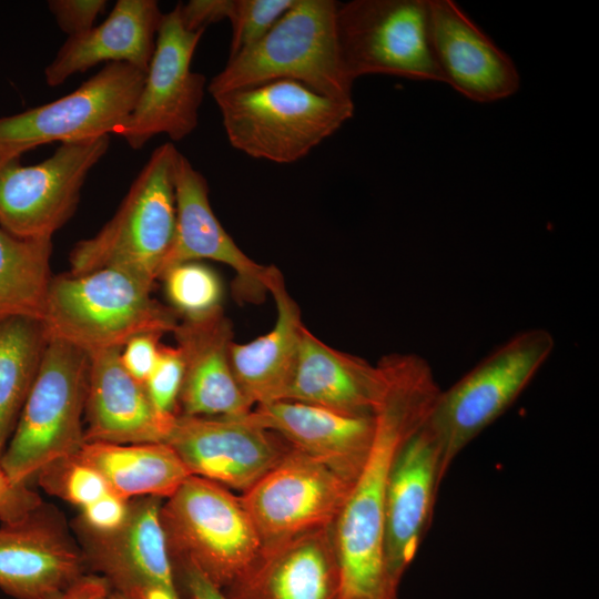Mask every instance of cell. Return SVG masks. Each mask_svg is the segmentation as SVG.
<instances>
[{
    "mask_svg": "<svg viewBox=\"0 0 599 599\" xmlns=\"http://www.w3.org/2000/svg\"><path fill=\"white\" fill-rule=\"evenodd\" d=\"M48 339L42 321H0V459L35 379Z\"/></svg>",
    "mask_w": 599,
    "mask_h": 599,
    "instance_id": "f1b7e54d",
    "label": "cell"
},
{
    "mask_svg": "<svg viewBox=\"0 0 599 599\" xmlns=\"http://www.w3.org/2000/svg\"><path fill=\"white\" fill-rule=\"evenodd\" d=\"M164 283L171 308L184 321H200L222 312L223 285L210 266L197 261L166 268Z\"/></svg>",
    "mask_w": 599,
    "mask_h": 599,
    "instance_id": "f546056e",
    "label": "cell"
},
{
    "mask_svg": "<svg viewBox=\"0 0 599 599\" xmlns=\"http://www.w3.org/2000/svg\"><path fill=\"white\" fill-rule=\"evenodd\" d=\"M35 508L34 497L26 487L16 488L0 467V518L3 522L18 520Z\"/></svg>",
    "mask_w": 599,
    "mask_h": 599,
    "instance_id": "74e56055",
    "label": "cell"
},
{
    "mask_svg": "<svg viewBox=\"0 0 599 599\" xmlns=\"http://www.w3.org/2000/svg\"><path fill=\"white\" fill-rule=\"evenodd\" d=\"M91 599H128V598H125L124 596H122L121 593L116 591L111 592V590H109L106 593L91 598Z\"/></svg>",
    "mask_w": 599,
    "mask_h": 599,
    "instance_id": "60d3db41",
    "label": "cell"
},
{
    "mask_svg": "<svg viewBox=\"0 0 599 599\" xmlns=\"http://www.w3.org/2000/svg\"><path fill=\"white\" fill-rule=\"evenodd\" d=\"M386 378L369 364L337 351L304 326L295 369L283 400H295L356 416H373Z\"/></svg>",
    "mask_w": 599,
    "mask_h": 599,
    "instance_id": "d4e9b609",
    "label": "cell"
},
{
    "mask_svg": "<svg viewBox=\"0 0 599 599\" xmlns=\"http://www.w3.org/2000/svg\"><path fill=\"white\" fill-rule=\"evenodd\" d=\"M42 486L80 508L112 491L104 478L77 456L59 460L39 474Z\"/></svg>",
    "mask_w": 599,
    "mask_h": 599,
    "instance_id": "4dcf8cb0",
    "label": "cell"
},
{
    "mask_svg": "<svg viewBox=\"0 0 599 599\" xmlns=\"http://www.w3.org/2000/svg\"><path fill=\"white\" fill-rule=\"evenodd\" d=\"M51 238H23L0 226V321H42L52 282Z\"/></svg>",
    "mask_w": 599,
    "mask_h": 599,
    "instance_id": "83f0119b",
    "label": "cell"
},
{
    "mask_svg": "<svg viewBox=\"0 0 599 599\" xmlns=\"http://www.w3.org/2000/svg\"><path fill=\"white\" fill-rule=\"evenodd\" d=\"M192 476L246 491L292 449L278 435L241 417L179 415L165 441Z\"/></svg>",
    "mask_w": 599,
    "mask_h": 599,
    "instance_id": "5bb4252c",
    "label": "cell"
},
{
    "mask_svg": "<svg viewBox=\"0 0 599 599\" xmlns=\"http://www.w3.org/2000/svg\"><path fill=\"white\" fill-rule=\"evenodd\" d=\"M90 358L84 351L49 338L35 379L0 467L16 488L52 464L75 456L84 444Z\"/></svg>",
    "mask_w": 599,
    "mask_h": 599,
    "instance_id": "5b68a950",
    "label": "cell"
},
{
    "mask_svg": "<svg viewBox=\"0 0 599 599\" xmlns=\"http://www.w3.org/2000/svg\"><path fill=\"white\" fill-rule=\"evenodd\" d=\"M554 347L549 331H522L439 390L425 425L439 446L445 476L456 457L515 403Z\"/></svg>",
    "mask_w": 599,
    "mask_h": 599,
    "instance_id": "52a82bcc",
    "label": "cell"
},
{
    "mask_svg": "<svg viewBox=\"0 0 599 599\" xmlns=\"http://www.w3.org/2000/svg\"><path fill=\"white\" fill-rule=\"evenodd\" d=\"M434 57L443 77L467 99L487 103L515 94L520 77L512 60L451 0H428Z\"/></svg>",
    "mask_w": 599,
    "mask_h": 599,
    "instance_id": "ac0fdd59",
    "label": "cell"
},
{
    "mask_svg": "<svg viewBox=\"0 0 599 599\" xmlns=\"http://www.w3.org/2000/svg\"><path fill=\"white\" fill-rule=\"evenodd\" d=\"M247 417L292 448L354 481L369 454L375 419L295 400L254 406Z\"/></svg>",
    "mask_w": 599,
    "mask_h": 599,
    "instance_id": "d6986e66",
    "label": "cell"
},
{
    "mask_svg": "<svg viewBox=\"0 0 599 599\" xmlns=\"http://www.w3.org/2000/svg\"><path fill=\"white\" fill-rule=\"evenodd\" d=\"M160 334H141L132 337L121 348V362L125 370L144 385L154 369L160 354Z\"/></svg>",
    "mask_w": 599,
    "mask_h": 599,
    "instance_id": "d590c367",
    "label": "cell"
},
{
    "mask_svg": "<svg viewBox=\"0 0 599 599\" xmlns=\"http://www.w3.org/2000/svg\"><path fill=\"white\" fill-rule=\"evenodd\" d=\"M162 499L130 504L124 524L110 534L90 532L88 560L128 599H182L161 522Z\"/></svg>",
    "mask_w": 599,
    "mask_h": 599,
    "instance_id": "9a60e30c",
    "label": "cell"
},
{
    "mask_svg": "<svg viewBox=\"0 0 599 599\" xmlns=\"http://www.w3.org/2000/svg\"><path fill=\"white\" fill-rule=\"evenodd\" d=\"M172 333L184 363L179 415H247L253 406L242 393L232 370L230 351L233 331L223 311L200 321L182 319Z\"/></svg>",
    "mask_w": 599,
    "mask_h": 599,
    "instance_id": "7402d4cb",
    "label": "cell"
},
{
    "mask_svg": "<svg viewBox=\"0 0 599 599\" xmlns=\"http://www.w3.org/2000/svg\"><path fill=\"white\" fill-rule=\"evenodd\" d=\"M170 555L224 590L262 551L256 529L240 498L230 489L190 476L161 505Z\"/></svg>",
    "mask_w": 599,
    "mask_h": 599,
    "instance_id": "ba28073f",
    "label": "cell"
},
{
    "mask_svg": "<svg viewBox=\"0 0 599 599\" xmlns=\"http://www.w3.org/2000/svg\"><path fill=\"white\" fill-rule=\"evenodd\" d=\"M95 469L110 489L130 497H170L191 474L166 443L85 441L75 455Z\"/></svg>",
    "mask_w": 599,
    "mask_h": 599,
    "instance_id": "4316f807",
    "label": "cell"
},
{
    "mask_svg": "<svg viewBox=\"0 0 599 599\" xmlns=\"http://www.w3.org/2000/svg\"><path fill=\"white\" fill-rule=\"evenodd\" d=\"M145 72L128 63H108L71 93L0 118V161L47 143L80 142L114 133L130 115Z\"/></svg>",
    "mask_w": 599,
    "mask_h": 599,
    "instance_id": "30bf717a",
    "label": "cell"
},
{
    "mask_svg": "<svg viewBox=\"0 0 599 599\" xmlns=\"http://www.w3.org/2000/svg\"><path fill=\"white\" fill-rule=\"evenodd\" d=\"M158 1L118 0L99 26L68 37L44 70L49 87L100 63H128L146 72L163 18Z\"/></svg>",
    "mask_w": 599,
    "mask_h": 599,
    "instance_id": "cb8c5ba5",
    "label": "cell"
},
{
    "mask_svg": "<svg viewBox=\"0 0 599 599\" xmlns=\"http://www.w3.org/2000/svg\"><path fill=\"white\" fill-rule=\"evenodd\" d=\"M130 510L128 499L109 491L81 508L82 522L89 532L110 534L126 520Z\"/></svg>",
    "mask_w": 599,
    "mask_h": 599,
    "instance_id": "e575fe53",
    "label": "cell"
},
{
    "mask_svg": "<svg viewBox=\"0 0 599 599\" xmlns=\"http://www.w3.org/2000/svg\"><path fill=\"white\" fill-rule=\"evenodd\" d=\"M213 98L234 149L283 164L307 155L354 114L353 100L333 99L287 79Z\"/></svg>",
    "mask_w": 599,
    "mask_h": 599,
    "instance_id": "3957f363",
    "label": "cell"
},
{
    "mask_svg": "<svg viewBox=\"0 0 599 599\" xmlns=\"http://www.w3.org/2000/svg\"><path fill=\"white\" fill-rule=\"evenodd\" d=\"M353 483L292 448L240 498L262 550L335 522Z\"/></svg>",
    "mask_w": 599,
    "mask_h": 599,
    "instance_id": "4fadbf2b",
    "label": "cell"
},
{
    "mask_svg": "<svg viewBox=\"0 0 599 599\" xmlns=\"http://www.w3.org/2000/svg\"><path fill=\"white\" fill-rule=\"evenodd\" d=\"M110 135L61 143L31 165L0 161V226L23 238H52L74 214L90 171L105 155Z\"/></svg>",
    "mask_w": 599,
    "mask_h": 599,
    "instance_id": "8fae6325",
    "label": "cell"
},
{
    "mask_svg": "<svg viewBox=\"0 0 599 599\" xmlns=\"http://www.w3.org/2000/svg\"><path fill=\"white\" fill-rule=\"evenodd\" d=\"M444 477L439 446L424 422L398 449L386 487L385 559L398 586L426 536Z\"/></svg>",
    "mask_w": 599,
    "mask_h": 599,
    "instance_id": "2e32d148",
    "label": "cell"
},
{
    "mask_svg": "<svg viewBox=\"0 0 599 599\" xmlns=\"http://www.w3.org/2000/svg\"><path fill=\"white\" fill-rule=\"evenodd\" d=\"M187 599H229L222 589L213 585L195 568L181 565Z\"/></svg>",
    "mask_w": 599,
    "mask_h": 599,
    "instance_id": "f35d334b",
    "label": "cell"
},
{
    "mask_svg": "<svg viewBox=\"0 0 599 599\" xmlns=\"http://www.w3.org/2000/svg\"><path fill=\"white\" fill-rule=\"evenodd\" d=\"M379 363L386 386L374 413L372 447L333 526L338 599H398L385 559L388 476L398 449L423 425L440 390L429 364L416 354H392Z\"/></svg>",
    "mask_w": 599,
    "mask_h": 599,
    "instance_id": "6da1fadb",
    "label": "cell"
},
{
    "mask_svg": "<svg viewBox=\"0 0 599 599\" xmlns=\"http://www.w3.org/2000/svg\"><path fill=\"white\" fill-rule=\"evenodd\" d=\"M184 377V363L176 346L161 345L156 365L144 383L154 407L164 415L175 413Z\"/></svg>",
    "mask_w": 599,
    "mask_h": 599,
    "instance_id": "d6a6232c",
    "label": "cell"
},
{
    "mask_svg": "<svg viewBox=\"0 0 599 599\" xmlns=\"http://www.w3.org/2000/svg\"><path fill=\"white\" fill-rule=\"evenodd\" d=\"M152 288L116 268L55 276L42 319L47 336L91 354L122 348L141 334L173 332L180 318L153 298Z\"/></svg>",
    "mask_w": 599,
    "mask_h": 599,
    "instance_id": "7a4b0ae2",
    "label": "cell"
},
{
    "mask_svg": "<svg viewBox=\"0 0 599 599\" xmlns=\"http://www.w3.org/2000/svg\"><path fill=\"white\" fill-rule=\"evenodd\" d=\"M173 185L175 231L162 273L184 262H220L235 273L236 300L252 303L262 301L268 293L276 267L256 263L237 246L211 207L206 179L180 152L174 162Z\"/></svg>",
    "mask_w": 599,
    "mask_h": 599,
    "instance_id": "e0dca14e",
    "label": "cell"
},
{
    "mask_svg": "<svg viewBox=\"0 0 599 599\" xmlns=\"http://www.w3.org/2000/svg\"><path fill=\"white\" fill-rule=\"evenodd\" d=\"M183 27L192 32L205 31L206 27L230 19L233 0H191L177 3Z\"/></svg>",
    "mask_w": 599,
    "mask_h": 599,
    "instance_id": "8d00e7d4",
    "label": "cell"
},
{
    "mask_svg": "<svg viewBox=\"0 0 599 599\" xmlns=\"http://www.w3.org/2000/svg\"><path fill=\"white\" fill-rule=\"evenodd\" d=\"M179 151L158 146L114 215L70 253V274L116 268L153 284L160 278L175 231L174 162Z\"/></svg>",
    "mask_w": 599,
    "mask_h": 599,
    "instance_id": "8992f818",
    "label": "cell"
},
{
    "mask_svg": "<svg viewBox=\"0 0 599 599\" xmlns=\"http://www.w3.org/2000/svg\"><path fill=\"white\" fill-rule=\"evenodd\" d=\"M84 559L34 509L0 527V589L16 599H51L83 573Z\"/></svg>",
    "mask_w": 599,
    "mask_h": 599,
    "instance_id": "603a6c76",
    "label": "cell"
},
{
    "mask_svg": "<svg viewBox=\"0 0 599 599\" xmlns=\"http://www.w3.org/2000/svg\"><path fill=\"white\" fill-rule=\"evenodd\" d=\"M334 0H295L255 44L212 78V97L274 80H294L326 97L353 100L339 55Z\"/></svg>",
    "mask_w": 599,
    "mask_h": 599,
    "instance_id": "277c9868",
    "label": "cell"
},
{
    "mask_svg": "<svg viewBox=\"0 0 599 599\" xmlns=\"http://www.w3.org/2000/svg\"><path fill=\"white\" fill-rule=\"evenodd\" d=\"M268 293L277 317L274 327L246 344L231 345L234 377L252 406L283 400L291 383L304 325L300 307L287 293L282 273L275 270Z\"/></svg>",
    "mask_w": 599,
    "mask_h": 599,
    "instance_id": "484cf974",
    "label": "cell"
},
{
    "mask_svg": "<svg viewBox=\"0 0 599 599\" xmlns=\"http://www.w3.org/2000/svg\"><path fill=\"white\" fill-rule=\"evenodd\" d=\"M203 33L183 27L176 6L163 14L141 92L113 133L131 149H142L159 134L181 141L195 130L207 84L203 74L191 70V62Z\"/></svg>",
    "mask_w": 599,
    "mask_h": 599,
    "instance_id": "7c38bea8",
    "label": "cell"
},
{
    "mask_svg": "<svg viewBox=\"0 0 599 599\" xmlns=\"http://www.w3.org/2000/svg\"><path fill=\"white\" fill-rule=\"evenodd\" d=\"M333 526L263 549L224 593L229 599H338L339 568Z\"/></svg>",
    "mask_w": 599,
    "mask_h": 599,
    "instance_id": "44dd1931",
    "label": "cell"
},
{
    "mask_svg": "<svg viewBox=\"0 0 599 599\" xmlns=\"http://www.w3.org/2000/svg\"><path fill=\"white\" fill-rule=\"evenodd\" d=\"M341 61L354 81L388 74L443 82L429 29L428 0H353L336 13Z\"/></svg>",
    "mask_w": 599,
    "mask_h": 599,
    "instance_id": "9c48e42d",
    "label": "cell"
},
{
    "mask_svg": "<svg viewBox=\"0 0 599 599\" xmlns=\"http://www.w3.org/2000/svg\"><path fill=\"white\" fill-rule=\"evenodd\" d=\"M121 348L89 354L85 441L165 443L177 415L161 414L123 367Z\"/></svg>",
    "mask_w": 599,
    "mask_h": 599,
    "instance_id": "ffe728a7",
    "label": "cell"
},
{
    "mask_svg": "<svg viewBox=\"0 0 599 599\" xmlns=\"http://www.w3.org/2000/svg\"><path fill=\"white\" fill-rule=\"evenodd\" d=\"M295 0H233L229 60L258 42Z\"/></svg>",
    "mask_w": 599,
    "mask_h": 599,
    "instance_id": "1f68e13d",
    "label": "cell"
},
{
    "mask_svg": "<svg viewBox=\"0 0 599 599\" xmlns=\"http://www.w3.org/2000/svg\"><path fill=\"white\" fill-rule=\"evenodd\" d=\"M109 590L111 587L103 577L82 575L70 587L51 599H91Z\"/></svg>",
    "mask_w": 599,
    "mask_h": 599,
    "instance_id": "ab89813d",
    "label": "cell"
},
{
    "mask_svg": "<svg viewBox=\"0 0 599 599\" xmlns=\"http://www.w3.org/2000/svg\"><path fill=\"white\" fill-rule=\"evenodd\" d=\"M106 4L105 0H50L48 8L58 27L73 37L93 28Z\"/></svg>",
    "mask_w": 599,
    "mask_h": 599,
    "instance_id": "836d02e7",
    "label": "cell"
}]
</instances>
